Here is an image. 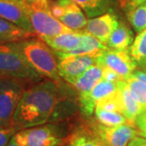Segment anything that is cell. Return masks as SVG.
Instances as JSON below:
<instances>
[{
    "label": "cell",
    "mask_w": 146,
    "mask_h": 146,
    "mask_svg": "<svg viewBox=\"0 0 146 146\" xmlns=\"http://www.w3.org/2000/svg\"><path fill=\"white\" fill-rule=\"evenodd\" d=\"M126 81L128 84L132 94L141 105L142 108L144 110H146V84L132 75Z\"/></svg>",
    "instance_id": "d4e9b609"
},
{
    "label": "cell",
    "mask_w": 146,
    "mask_h": 146,
    "mask_svg": "<svg viewBox=\"0 0 146 146\" xmlns=\"http://www.w3.org/2000/svg\"><path fill=\"white\" fill-rule=\"evenodd\" d=\"M14 136H15V135H14ZM6 146H22V145H20V144L16 141L15 136H13V137L11 139V141H9V143H8V144H7Z\"/></svg>",
    "instance_id": "e575fe53"
},
{
    "label": "cell",
    "mask_w": 146,
    "mask_h": 146,
    "mask_svg": "<svg viewBox=\"0 0 146 146\" xmlns=\"http://www.w3.org/2000/svg\"><path fill=\"white\" fill-rule=\"evenodd\" d=\"M97 141V137L90 125L89 128H80L73 131L63 138L57 146H95Z\"/></svg>",
    "instance_id": "44dd1931"
},
{
    "label": "cell",
    "mask_w": 146,
    "mask_h": 146,
    "mask_svg": "<svg viewBox=\"0 0 146 146\" xmlns=\"http://www.w3.org/2000/svg\"><path fill=\"white\" fill-rule=\"evenodd\" d=\"M134 124L138 130L139 136L146 138V110L136 117Z\"/></svg>",
    "instance_id": "83f0119b"
},
{
    "label": "cell",
    "mask_w": 146,
    "mask_h": 146,
    "mask_svg": "<svg viewBox=\"0 0 146 146\" xmlns=\"http://www.w3.org/2000/svg\"><path fill=\"white\" fill-rule=\"evenodd\" d=\"M36 36L34 33L29 32L17 25L0 18V43H14Z\"/></svg>",
    "instance_id": "ffe728a7"
},
{
    "label": "cell",
    "mask_w": 146,
    "mask_h": 146,
    "mask_svg": "<svg viewBox=\"0 0 146 146\" xmlns=\"http://www.w3.org/2000/svg\"><path fill=\"white\" fill-rule=\"evenodd\" d=\"M144 3H146V0H132L130 3L127 6V7L125 8V11H126L131 10V9H132V8L136 7L139 6L140 4Z\"/></svg>",
    "instance_id": "d6a6232c"
},
{
    "label": "cell",
    "mask_w": 146,
    "mask_h": 146,
    "mask_svg": "<svg viewBox=\"0 0 146 146\" xmlns=\"http://www.w3.org/2000/svg\"><path fill=\"white\" fill-rule=\"evenodd\" d=\"M18 131L14 127H0V146H6Z\"/></svg>",
    "instance_id": "4316f807"
},
{
    "label": "cell",
    "mask_w": 146,
    "mask_h": 146,
    "mask_svg": "<svg viewBox=\"0 0 146 146\" xmlns=\"http://www.w3.org/2000/svg\"><path fill=\"white\" fill-rule=\"evenodd\" d=\"M102 67L94 64L69 84L77 91L78 94L88 93L102 80Z\"/></svg>",
    "instance_id": "2e32d148"
},
{
    "label": "cell",
    "mask_w": 146,
    "mask_h": 146,
    "mask_svg": "<svg viewBox=\"0 0 146 146\" xmlns=\"http://www.w3.org/2000/svg\"><path fill=\"white\" fill-rule=\"evenodd\" d=\"M94 115L97 122L107 127L119 126L129 122L124 115L117 111H110L95 108Z\"/></svg>",
    "instance_id": "603a6c76"
},
{
    "label": "cell",
    "mask_w": 146,
    "mask_h": 146,
    "mask_svg": "<svg viewBox=\"0 0 146 146\" xmlns=\"http://www.w3.org/2000/svg\"><path fill=\"white\" fill-rule=\"evenodd\" d=\"M23 1H25V0H23Z\"/></svg>",
    "instance_id": "74e56055"
},
{
    "label": "cell",
    "mask_w": 146,
    "mask_h": 146,
    "mask_svg": "<svg viewBox=\"0 0 146 146\" xmlns=\"http://www.w3.org/2000/svg\"><path fill=\"white\" fill-rule=\"evenodd\" d=\"M118 83L102 79L89 92L78 94L79 106L81 113L86 117L92 116L96 104L99 101L115 94L118 91Z\"/></svg>",
    "instance_id": "30bf717a"
},
{
    "label": "cell",
    "mask_w": 146,
    "mask_h": 146,
    "mask_svg": "<svg viewBox=\"0 0 146 146\" xmlns=\"http://www.w3.org/2000/svg\"><path fill=\"white\" fill-rule=\"evenodd\" d=\"M134 39V33L129 25L124 21L119 20L118 26L110 36L106 46L119 50L129 49Z\"/></svg>",
    "instance_id": "e0dca14e"
},
{
    "label": "cell",
    "mask_w": 146,
    "mask_h": 146,
    "mask_svg": "<svg viewBox=\"0 0 146 146\" xmlns=\"http://www.w3.org/2000/svg\"><path fill=\"white\" fill-rule=\"evenodd\" d=\"M13 45L21 52L29 65L44 79L61 81L58 72V59L46 42L38 36H33Z\"/></svg>",
    "instance_id": "7a4b0ae2"
},
{
    "label": "cell",
    "mask_w": 146,
    "mask_h": 146,
    "mask_svg": "<svg viewBox=\"0 0 146 146\" xmlns=\"http://www.w3.org/2000/svg\"><path fill=\"white\" fill-rule=\"evenodd\" d=\"M0 78L35 84L44 78L29 65L13 43H0Z\"/></svg>",
    "instance_id": "3957f363"
},
{
    "label": "cell",
    "mask_w": 146,
    "mask_h": 146,
    "mask_svg": "<svg viewBox=\"0 0 146 146\" xmlns=\"http://www.w3.org/2000/svg\"><path fill=\"white\" fill-rule=\"evenodd\" d=\"M132 76H134L135 77H136L137 79H139L140 80H141V81H143L144 83L146 84V72L145 71L137 68L136 71L133 72Z\"/></svg>",
    "instance_id": "1f68e13d"
},
{
    "label": "cell",
    "mask_w": 146,
    "mask_h": 146,
    "mask_svg": "<svg viewBox=\"0 0 146 146\" xmlns=\"http://www.w3.org/2000/svg\"><path fill=\"white\" fill-rule=\"evenodd\" d=\"M107 81H111V82H115L118 83L119 81H122L123 80L121 79L119 76L114 71L110 70L109 68H103V72H102V78Z\"/></svg>",
    "instance_id": "f1b7e54d"
},
{
    "label": "cell",
    "mask_w": 146,
    "mask_h": 146,
    "mask_svg": "<svg viewBox=\"0 0 146 146\" xmlns=\"http://www.w3.org/2000/svg\"><path fill=\"white\" fill-rule=\"evenodd\" d=\"M129 49L137 68L144 69L146 66V29L137 34Z\"/></svg>",
    "instance_id": "7402d4cb"
},
{
    "label": "cell",
    "mask_w": 146,
    "mask_h": 146,
    "mask_svg": "<svg viewBox=\"0 0 146 146\" xmlns=\"http://www.w3.org/2000/svg\"><path fill=\"white\" fill-rule=\"evenodd\" d=\"M141 70H143V71H145V72H146V66H145V68H144V69H141Z\"/></svg>",
    "instance_id": "8d00e7d4"
},
{
    "label": "cell",
    "mask_w": 146,
    "mask_h": 146,
    "mask_svg": "<svg viewBox=\"0 0 146 146\" xmlns=\"http://www.w3.org/2000/svg\"><path fill=\"white\" fill-rule=\"evenodd\" d=\"M0 18L33 33L28 14L27 3L23 0H0Z\"/></svg>",
    "instance_id": "4fadbf2b"
},
{
    "label": "cell",
    "mask_w": 146,
    "mask_h": 146,
    "mask_svg": "<svg viewBox=\"0 0 146 146\" xmlns=\"http://www.w3.org/2000/svg\"><path fill=\"white\" fill-rule=\"evenodd\" d=\"M118 86L117 94L119 98L120 113L124 115L129 122L134 123L136 117L145 110L132 94L127 81H119Z\"/></svg>",
    "instance_id": "5bb4252c"
},
{
    "label": "cell",
    "mask_w": 146,
    "mask_h": 146,
    "mask_svg": "<svg viewBox=\"0 0 146 146\" xmlns=\"http://www.w3.org/2000/svg\"><path fill=\"white\" fill-rule=\"evenodd\" d=\"M91 127L97 140L105 146H128L134 137L139 136L136 127L131 122L115 127H107L95 122L91 123Z\"/></svg>",
    "instance_id": "52a82bcc"
},
{
    "label": "cell",
    "mask_w": 146,
    "mask_h": 146,
    "mask_svg": "<svg viewBox=\"0 0 146 146\" xmlns=\"http://www.w3.org/2000/svg\"><path fill=\"white\" fill-rule=\"evenodd\" d=\"M52 15L73 31H81L88 22V17L74 0H54L50 3Z\"/></svg>",
    "instance_id": "9c48e42d"
},
{
    "label": "cell",
    "mask_w": 146,
    "mask_h": 146,
    "mask_svg": "<svg viewBox=\"0 0 146 146\" xmlns=\"http://www.w3.org/2000/svg\"><path fill=\"white\" fill-rule=\"evenodd\" d=\"M33 84L11 78H0V127H13V117L27 88Z\"/></svg>",
    "instance_id": "277c9868"
},
{
    "label": "cell",
    "mask_w": 146,
    "mask_h": 146,
    "mask_svg": "<svg viewBox=\"0 0 146 146\" xmlns=\"http://www.w3.org/2000/svg\"><path fill=\"white\" fill-rule=\"evenodd\" d=\"M117 92L115 94L109 96L107 98H105L99 101L96 104L95 108L105 110H110V111L120 112L119 98Z\"/></svg>",
    "instance_id": "484cf974"
},
{
    "label": "cell",
    "mask_w": 146,
    "mask_h": 146,
    "mask_svg": "<svg viewBox=\"0 0 146 146\" xmlns=\"http://www.w3.org/2000/svg\"><path fill=\"white\" fill-rule=\"evenodd\" d=\"M119 19L114 11L88 19L83 31L94 36L106 46L112 33L118 26Z\"/></svg>",
    "instance_id": "7c38bea8"
},
{
    "label": "cell",
    "mask_w": 146,
    "mask_h": 146,
    "mask_svg": "<svg viewBox=\"0 0 146 146\" xmlns=\"http://www.w3.org/2000/svg\"><path fill=\"white\" fill-rule=\"evenodd\" d=\"M27 7L33 31L39 38L44 39L73 31L53 16L50 7H44L28 3Z\"/></svg>",
    "instance_id": "5b68a950"
},
{
    "label": "cell",
    "mask_w": 146,
    "mask_h": 146,
    "mask_svg": "<svg viewBox=\"0 0 146 146\" xmlns=\"http://www.w3.org/2000/svg\"><path fill=\"white\" fill-rule=\"evenodd\" d=\"M89 18L99 16L105 13L115 11L119 6V0H74Z\"/></svg>",
    "instance_id": "ac0fdd59"
},
{
    "label": "cell",
    "mask_w": 146,
    "mask_h": 146,
    "mask_svg": "<svg viewBox=\"0 0 146 146\" xmlns=\"http://www.w3.org/2000/svg\"><path fill=\"white\" fill-rule=\"evenodd\" d=\"M96 64L114 71L124 81L138 68L131 55L130 49L119 50L107 47L96 57Z\"/></svg>",
    "instance_id": "8992f818"
},
{
    "label": "cell",
    "mask_w": 146,
    "mask_h": 146,
    "mask_svg": "<svg viewBox=\"0 0 146 146\" xmlns=\"http://www.w3.org/2000/svg\"><path fill=\"white\" fill-rule=\"evenodd\" d=\"M95 146H105L104 145H102V143H101V142H100V141H97V144H96V145Z\"/></svg>",
    "instance_id": "d590c367"
},
{
    "label": "cell",
    "mask_w": 146,
    "mask_h": 146,
    "mask_svg": "<svg viewBox=\"0 0 146 146\" xmlns=\"http://www.w3.org/2000/svg\"><path fill=\"white\" fill-rule=\"evenodd\" d=\"M126 17L135 31L139 33L146 29V3L126 11Z\"/></svg>",
    "instance_id": "cb8c5ba5"
},
{
    "label": "cell",
    "mask_w": 146,
    "mask_h": 146,
    "mask_svg": "<svg viewBox=\"0 0 146 146\" xmlns=\"http://www.w3.org/2000/svg\"><path fill=\"white\" fill-rule=\"evenodd\" d=\"M14 136L22 146H57L63 139L57 127L50 124L22 129Z\"/></svg>",
    "instance_id": "ba28073f"
},
{
    "label": "cell",
    "mask_w": 146,
    "mask_h": 146,
    "mask_svg": "<svg viewBox=\"0 0 146 146\" xmlns=\"http://www.w3.org/2000/svg\"><path fill=\"white\" fill-rule=\"evenodd\" d=\"M84 31H72L42 39L58 53H68L78 48L83 40Z\"/></svg>",
    "instance_id": "9a60e30c"
},
{
    "label": "cell",
    "mask_w": 146,
    "mask_h": 146,
    "mask_svg": "<svg viewBox=\"0 0 146 146\" xmlns=\"http://www.w3.org/2000/svg\"><path fill=\"white\" fill-rule=\"evenodd\" d=\"M107 48V46L101 42L99 40L95 38L94 36L84 31L83 40L81 45L68 53H58L55 52L58 59L63 58L68 56H76V55H95L98 56L102 50Z\"/></svg>",
    "instance_id": "d6986e66"
},
{
    "label": "cell",
    "mask_w": 146,
    "mask_h": 146,
    "mask_svg": "<svg viewBox=\"0 0 146 146\" xmlns=\"http://www.w3.org/2000/svg\"><path fill=\"white\" fill-rule=\"evenodd\" d=\"M131 1L132 0H119V7L122 9L125 10L127 6L128 5Z\"/></svg>",
    "instance_id": "836d02e7"
},
{
    "label": "cell",
    "mask_w": 146,
    "mask_h": 146,
    "mask_svg": "<svg viewBox=\"0 0 146 146\" xmlns=\"http://www.w3.org/2000/svg\"><path fill=\"white\" fill-rule=\"evenodd\" d=\"M95 55H76L58 59V72L60 77L70 84L83 74L88 68L96 64Z\"/></svg>",
    "instance_id": "8fae6325"
},
{
    "label": "cell",
    "mask_w": 146,
    "mask_h": 146,
    "mask_svg": "<svg viewBox=\"0 0 146 146\" xmlns=\"http://www.w3.org/2000/svg\"><path fill=\"white\" fill-rule=\"evenodd\" d=\"M128 146H146V138L136 136L130 141Z\"/></svg>",
    "instance_id": "f546056e"
},
{
    "label": "cell",
    "mask_w": 146,
    "mask_h": 146,
    "mask_svg": "<svg viewBox=\"0 0 146 146\" xmlns=\"http://www.w3.org/2000/svg\"><path fill=\"white\" fill-rule=\"evenodd\" d=\"M25 2L30 4H35V5L44 7H49L50 0H25Z\"/></svg>",
    "instance_id": "4dcf8cb0"
},
{
    "label": "cell",
    "mask_w": 146,
    "mask_h": 146,
    "mask_svg": "<svg viewBox=\"0 0 146 146\" xmlns=\"http://www.w3.org/2000/svg\"><path fill=\"white\" fill-rule=\"evenodd\" d=\"M59 82L44 79L27 88L13 117L16 130L43 125L50 119L57 105Z\"/></svg>",
    "instance_id": "6da1fadb"
}]
</instances>
